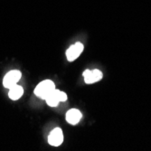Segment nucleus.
I'll return each mask as SVG.
<instances>
[{
    "instance_id": "obj_5",
    "label": "nucleus",
    "mask_w": 151,
    "mask_h": 151,
    "mask_svg": "<svg viewBox=\"0 0 151 151\" xmlns=\"http://www.w3.org/2000/svg\"><path fill=\"white\" fill-rule=\"evenodd\" d=\"M82 51H83V45L81 43H76L74 45L70 46L66 51L67 60L69 62L76 60L80 56V54L82 52Z\"/></svg>"
},
{
    "instance_id": "obj_1",
    "label": "nucleus",
    "mask_w": 151,
    "mask_h": 151,
    "mask_svg": "<svg viewBox=\"0 0 151 151\" xmlns=\"http://www.w3.org/2000/svg\"><path fill=\"white\" fill-rule=\"evenodd\" d=\"M54 90H55V85H54L53 81H52L51 80H45L41 81L36 86V88L35 89V94L37 97L45 100L47 96Z\"/></svg>"
},
{
    "instance_id": "obj_8",
    "label": "nucleus",
    "mask_w": 151,
    "mask_h": 151,
    "mask_svg": "<svg viewBox=\"0 0 151 151\" xmlns=\"http://www.w3.org/2000/svg\"><path fill=\"white\" fill-rule=\"evenodd\" d=\"M24 93V89L16 84L15 86H13L9 89V91H8V96H9V98L13 101H17L18 100L19 98L22 97V95Z\"/></svg>"
},
{
    "instance_id": "obj_7",
    "label": "nucleus",
    "mask_w": 151,
    "mask_h": 151,
    "mask_svg": "<svg viewBox=\"0 0 151 151\" xmlns=\"http://www.w3.org/2000/svg\"><path fill=\"white\" fill-rule=\"evenodd\" d=\"M65 118L68 123H70L72 125H76L81 119V113L76 109H72L67 111Z\"/></svg>"
},
{
    "instance_id": "obj_2",
    "label": "nucleus",
    "mask_w": 151,
    "mask_h": 151,
    "mask_svg": "<svg viewBox=\"0 0 151 151\" xmlns=\"http://www.w3.org/2000/svg\"><path fill=\"white\" fill-rule=\"evenodd\" d=\"M66 100H67L66 93L56 89L52 91L45 98L46 103L51 107H56L60 101H65Z\"/></svg>"
},
{
    "instance_id": "obj_3",
    "label": "nucleus",
    "mask_w": 151,
    "mask_h": 151,
    "mask_svg": "<svg viewBox=\"0 0 151 151\" xmlns=\"http://www.w3.org/2000/svg\"><path fill=\"white\" fill-rule=\"evenodd\" d=\"M21 76H22V74H21L20 71L13 70V71L8 72L3 80L4 87L6 89H10L11 87L15 86L18 82V81L21 79Z\"/></svg>"
},
{
    "instance_id": "obj_4",
    "label": "nucleus",
    "mask_w": 151,
    "mask_h": 151,
    "mask_svg": "<svg viewBox=\"0 0 151 151\" xmlns=\"http://www.w3.org/2000/svg\"><path fill=\"white\" fill-rule=\"evenodd\" d=\"M84 77V81L87 84L94 83V82H97L102 79V73L98 70V69H94V70H85L82 73Z\"/></svg>"
},
{
    "instance_id": "obj_6",
    "label": "nucleus",
    "mask_w": 151,
    "mask_h": 151,
    "mask_svg": "<svg viewBox=\"0 0 151 151\" xmlns=\"http://www.w3.org/2000/svg\"><path fill=\"white\" fill-rule=\"evenodd\" d=\"M63 141V134L60 128H55L49 135L48 142L51 146L58 147Z\"/></svg>"
}]
</instances>
